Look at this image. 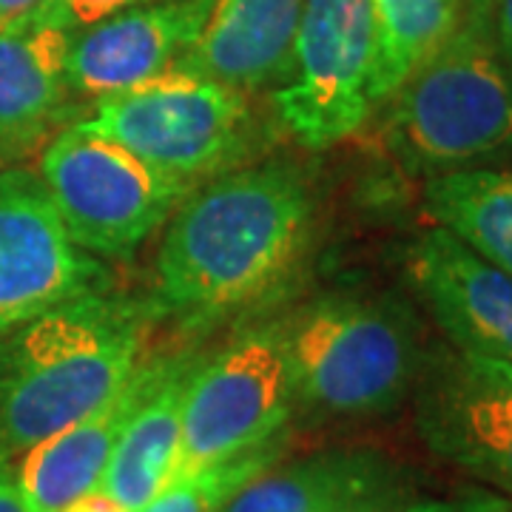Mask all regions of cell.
Segmentation results:
<instances>
[{"label":"cell","instance_id":"cell-21","mask_svg":"<svg viewBox=\"0 0 512 512\" xmlns=\"http://www.w3.org/2000/svg\"><path fill=\"white\" fill-rule=\"evenodd\" d=\"M140 3H148V0H43L29 18L55 26L66 35H74L97 20L131 9V6H140Z\"/></svg>","mask_w":512,"mask_h":512},{"label":"cell","instance_id":"cell-14","mask_svg":"<svg viewBox=\"0 0 512 512\" xmlns=\"http://www.w3.org/2000/svg\"><path fill=\"white\" fill-rule=\"evenodd\" d=\"M305 0H214L171 72L222 83L242 94L265 92L288 72Z\"/></svg>","mask_w":512,"mask_h":512},{"label":"cell","instance_id":"cell-23","mask_svg":"<svg viewBox=\"0 0 512 512\" xmlns=\"http://www.w3.org/2000/svg\"><path fill=\"white\" fill-rule=\"evenodd\" d=\"M490 32L498 55L507 60V66H512V0H493Z\"/></svg>","mask_w":512,"mask_h":512},{"label":"cell","instance_id":"cell-16","mask_svg":"<svg viewBox=\"0 0 512 512\" xmlns=\"http://www.w3.org/2000/svg\"><path fill=\"white\" fill-rule=\"evenodd\" d=\"M197 356H160L143 402L131 413L103 473L100 490L128 512L148 507L180 473L183 399Z\"/></svg>","mask_w":512,"mask_h":512},{"label":"cell","instance_id":"cell-10","mask_svg":"<svg viewBox=\"0 0 512 512\" xmlns=\"http://www.w3.org/2000/svg\"><path fill=\"white\" fill-rule=\"evenodd\" d=\"M114 288V276L74 245L43 180L0 171V336L57 305Z\"/></svg>","mask_w":512,"mask_h":512},{"label":"cell","instance_id":"cell-15","mask_svg":"<svg viewBox=\"0 0 512 512\" xmlns=\"http://www.w3.org/2000/svg\"><path fill=\"white\" fill-rule=\"evenodd\" d=\"M157 359H146L109 402L23 453L18 481L32 512H60L74 498L100 487L123 427L143 402Z\"/></svg>","mask_w":512,"mask_h":512},{"label":"cell","instance_id":"cell-3","mask_svg":"<svg viewBox=\"0 0 512 512\" xmlns=\"http://www.w3.org/2000/svg\"><path fill=\"white\" fill-rule=\"evenodd\" d=\"M279 325L293 404L316 416H384L413 396L427 362L419 313L399 293H319Z\"/></svg>","mask_w":512,"mask_h":512},{"label":"cell","instance_id":"cell-2","mask_svg":"<svg viewBox=\"0 0 512 512\" xmlns=\"http://www.w3.org/2000/svg\"><path fill=\"white\" fill-rule=\"evenodd\" d=\"M148 299L86 293L0 336V467L89 416L146 362Z\"/></svg>","mask_w":512,"mask_h":512},{"label":"cell","instance_id":"cell-8","mask_svg":"<svg viewBox=\"0 0 512 512\" xmlns=\"http://www.w3.org/2000/svg\"><path fill=\"white\" fill-rule=\"evenodd\" d=\"M296 413L279 319L239 330L200 359L183 399L180 476L200 473L279 439Z\"/></svg>","mask_w":512,"mask_h":512},{"label":"cell","instance_id":"cell-28","mask_svg":"<svg viewBox=\"0 0 512 512\" xmlns=\"http://www.w3.org/2000/svg\"><path fill=\"white\" fill-rule=\"evenodd\" d=\"M456 3H458V6H461V0H456Z\"/></svg>","mask_w":512,"mask_h":512},{"label":"cell","instance_id":"cell-18","mask_svg":"<svg viewBox=\"0 0 512 512\" xmlns=\"http://www.w3.org/2000/svg\"><path fill=\"white\" fill-rule=\"evenodd\" d=\"M421 202L433 225L512 274V157L427 177Z\"/></svg>","mask_w":512,"mask_h":512},{"label":"cell","instance_id":"cell-11","mask_svg":"<svg viewBox=\"0 0 512 512\" xmlns=\"http://www.w3.org/2000/svg\"><path fill=\"white\" fill-rule=\"evenodd\" d=\"M404 274L450 348L512 362V274L439 225L407 245Z\"/></svg>","mask_w":512,"mask_h":512},{"label":"cell","instance_id":"cell-12","mask_svg":"<svg viewBox=\"0 0 512 512\" xmlns=\"http://www.w3.org/2000/svg\"><path fill=\"white\" fill-rule=\"evenodd\" d=\"M214 0H148L69 35V97L100 100L171 72L191 49Z\"/></svg>","mask_w":512,"mask_h":512},{"label":"cell","instance_id":"cell-5","mask_svg":"<svg viewBox=\"0 0 512 512\" xmlns=\"http://www.w3.org/2000/svg\"><path fill=\"white\" fill-rule=\"evenodd\" d=\"M188 191L248 157V94L185 72H165L94 100L80 120Z\"/></svg>","mask_w":512,"mask_h":512},{"label":"cell","instance_id":"cell-25","mask_svg":"<svg viewBox=\"0 0 512 512\" xmlns=\"http://www.w3.org/2000/svg\"><path fill=\"white\" fill-rule=\"evenodd\" d=\"M490 18H493V0H461V23L473 26L478 32H490Z\"/></svg>","mask_w":512,"mask_h":512},{"label":"cell","instance_id":"cell-4","mask_svg":"<svg viewBox=\"0 0 512 512\" xmlns=\"http://www.w3.org/2000/svg\"><path fill=\"white\" fill-rule=\"evenodd\" d=\"M382 109L387 146L410 174L439 177L512 157V66L493 35L467 23Z\"/></svg>","mask_w":512,"mask_h":512},{"label":"cell","instance_id":"cell-6","mask_svg":"<svg viewBox=\"0 0 512 512\" xmlns=\"http://www.w3.org/2000/svg\"><path fill=\"white\" fill-rule=\"evenodd\" d=\"M37 177L74 245L111 262L134 259L188 194V188L80 120L46 146Z\"/></svg>","mask_w":512,"mask_h":512},{"label":"cell","instance_id":"cell-7","mask_svg":"<svg viewBox=\"0 0 512 512\" xmlns=\"http://www.w3.org/2000/svg\"><path fill=\"white\" fill-rule=\"evenodd\" d=\"M271 103L282 131L311 151L365 126L376 111L373 0H305L291 63Z\"/></svg>","mask_w":512,"mask_h":512},{"label":"cell","instance_id":"cell-13","mask_svg":"<svg viewBox=\"0 0 512 512\" xmlns=\"http://www.w3.org/2000/svg\"><path fill=\"white\" fill-rule=\"evenodd\" d=\"M410 498L404 467L373 447H336L276 461L220 512H382Z\"/></svg>","mask_w":512,"mask_h":512},{"label":"cell","instance_id":"cell-24","mask_svg":"<svg viewBox=\"0 0 512 512\" xmlns=\"http://www.w3.org/2000/svg\"><path fill=\"white\" fill-rule=\"evenodd\" d=\"M60 512H128L117 498H111L106 490H100V487H94L86 495H80V498H74L72 504H66Z\"/></svg>","mask_w":512,"mask_h":512},{"label":"cell","instance_id":"cell-19","mask_svg":"<svg viewBox=\"0 0 512 512\" xmlns=\"http://www.w3.org/2000/svg\"><path fill=\"white\" fill-rule=\"evenodd\" d=\"M376 109L419 69L461 23L456 0H373Z\"/></svg>","mask_w":512,"mask_h":512},{"label":"cell","instance_id":"cell-27","mask_svg":"<svg viewBox=\"0 0 512 512\" xmlns=\"http://www.w3.org/2000/svg\"><path fill=\"white\" fill-rule=\"evenodd\" d=\"M43 0H0V26L32 15Z\"/></svg>","mask_w":512,"mask_h":512},{"label":"cell","instance_id":"cell-26","mask_svg":"<svg viewBox=\"0 0 512 512\" xmlns=\"http://www.w3.org/2000/svg\"><path fill=\"white\" fill-rule=\"evenodd\" d=\"M0 512H32L23 493H20L18 481L12 476H6L3 467H0Z\"/></svg>","mask_w":512,"mask_h":512},{"label":"cell","instance_id":"cell-22","mask_svg":"<svg viewBox=\"0 0 512 512\" xmlns=\"http://www.w3.org/2000/svg\"><path fill=\"white\" fill-rule=\"evenodd\" d=\"M382 512H512V501L504 495L470 493L456 498H407Z\"/></svg>","mask_w":512,"mask_h":512},{"label":"cell","instance_id":"cell-17","mask_svg":"<svg viewBox=\"0 0 512 512\" xmlns=\"http://www.w3.org/2000/svg\"><path fill=\"white\" fill-rule=\"evenodd\" d=\"M69 35L35 18L0 26V151L32 143L60 117Z\"/></svg>","mask_w":512,"mask_h":512},{"label":"cell","instance_id":"cell-1","mask_svg":"<svg viewBox=\"0 0 512 512\" xmlns=\"http://www.w3.org/2000/svg\"><path fill=\"white\" fill-rule=\"evenodd\" d=\"M316 237L319 194L302 165H234L168 217L148 305L188 336L254 316L296 288Z\"/></svg>","mask_w":512,"mask_h":512},{"label":"cell","instance_id":"cell-20","mask_svg":"<svg viewBox=\"0 0 512 512\" xmlns=\"http://www.w3.org/2000/svg\"><path fill=\"white\" fill-rule=\"evenodd\" d=\"M282 453H285V441L274 439L245 456L205 467L200 473L174 478L163 493L140 512H220L239 487H245L265 467L276 464Z\"/></svg>","mask_w":512,"mask_h":512},{"label":"cell","instance_id":"cell-9","mask_svg":"<svg viewBox=\"0 0 512 512\" xmlns=\"http://www.w3.org/2000/svg\"><path fill=\"white\" fill-rule=\"evenodd\" d=\"M413 399L433 456L512 495V362L456 348L427 353Z\"/></svg>","mask_w":512,"mask_h":512}]
</instances>
